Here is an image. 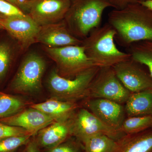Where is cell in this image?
Masks as SVG:
<instances>
[{
  "label": "cell",
  "instance_id": "cb8c5ba5",
  "mask_svg": "<svg viewBox=\"0 0 152 152\" xmlns=\"http://www.w3.org/2000/svg\"><path fill=\"white\" fill-rule=\"evenodd\" d=\"M33 136L25 135L0 139V152H15L26 145Z\"/></svg>",
  "mask_w": 152,
  "mask_h": 152
},
{
  "label": "cell",
  "instance_id": "4dcf8cb0",
  "mask_svg": "<svg viewBox=\"0 0 152 152\" xmlns=\"http://www.w3.org/2000/svg\"><path fill=\"white\" fill-rule=\"evenodd\" d=\"M138 2L140 4L142 5L145 7L152 11V0H145V1H140Z\"/></svg>",
  "mask_w": 152,
  "mask_h": 152
},
{
  "label": "cell",
  "instance_id": "83f0119b",
  "mask_svg": "<svg viewBox=\"0 0 152 152\" xmlns=\"http://www.w3.org/2000/svg\"><path fill=\"white\" fill-rule=\"evenodd\" d=\"M113 8L121 10L130 4L138 2V0H109Z\"/></svg>",
  "mask_w": 152,
  "mask_h": 152
},
{
  "label": "cell",
  "instance_id": "836d02e7",
  "mask_svg": "<svg viewBox=\"0 0 152 152\" xmlns=\"http://www.w3.org/2000/svg\"><path fill=\"white\" fill-rule=\"evenodd\" d=\"M145 1V0H138V2L140 1Z\"/></svg>",
  "mask_w": 152,
  "mask_h": 152
},
{
  "label": "cell",
  "instance_id": "603a6c76",
  "mask_svg": "<svg viewBox=\"0 0 152 152\" xmlns=\"http://www.w3.org/2000/svg\"><path fill=\"white\" fill-rule=\"evenodd\" d=\"M14 56L13 49L9 43L0 42V82L4 78L10 69Z\"/></svg>",
  "mask_w": 152,
  "mask_h": 152
},
{
  "label": "cell",
  "instance_id": "f546056e",
  "mask_svg": "<svg viewBox=\"0 0 152 152\" xmlns=\"http://www.w3.org/2000/svg\"><path fill=\"white\" fill-rule=\"evenodd\" d=\"M26 152H41L35 136H33L25 145Z\"/></svg>",
  "mask_w": 152,
  "mask_h": 152
},
{
  "label": "cell",
  "instance_id": "7a4b0ae2",
  "mask_svg": "<svg viewBox=\"0 0 152 152\" xmlns=\"http://www.w3.org/2000/svg\"><path fill=\"white\" fill-rule=\"evenodd\" d=\"M116 34L114 28L107 23L95 28L83 40L85 53L94 66L113 67L131 58L129 54L117 48Z\"/></svg>",
  "mask_w": 152,
  "mask_h": 152
},
{
  "label": "cell",
  "instance_id": "5b68a950",
  "mask_svg": "<svg viewBox=\"0 0 152 152\" xmlns=\"http://www.w3.org/2000/svg\"><path fill=\"white\" fill-rule=\"evenodd\" d=\"M45 51L56 65L60 76L74 79L94 66L85 53L82 45L66 46L58 48L44 47Z\"/></svg>",
  "mask_w": 152,
  "mask_h": 152
},
{
  "label": "cell",
  "instance_id": "9c48e42d",
  "mask_svg": "<svg viewBox=\"0 0 152 152\" xmlns=\"http://www.w3.org/2000/svg\"><path fill=\"white\" fill-rule=\"evenodd\" d=\"M0 26L18 42L23 50L36 43L40 28L27 15L11 18L0 17Z\"/></svg>",
  "mask_w": 152,
  "mask_h": 152
},
{
  "label": "cell",
  "instance_id": "e0dca14e",
  "mask_svg": "<svg viewBox=\"0 0 152 152\" xmlns=\"http://www.w3.org/2000/svg\"><path fill=\"white\" fill-rule=\"evenodd\" d=\"M115 152H152V127L132 134H126L118 140Z\"/></svg>",
  "mask_w": 152,
  "mask_h": 152
},
{
  "label": "cell",
  "instance_id": "4fadbf2b",
  "mask_svg": "<svg viewBox=\"0 0 152 152\" xmlns=\"http://www.w3.org/2000/svg\"><path fill=\"white\" fill-rule=\"evenodd\" d=\"M36 43L49 48L81 45L83 40L71 33L64 20L56 23L40 26Z\"/></svg>",
  "mask_w": 152,
  "mask_h": 152
},
{
  "label": "cell",
  "instance_id": "7402d4cb",
  "mask_svg": "<svg viewBox=\"0 0 152 152\" xmlns=\"http://www.w3.org/2000/svg\"><path fill=\"white\" fill-rule=\"evenodd\" d=\"M152 127V116H135L125 118L121 130L125 135L132 134Z\"/></svg>",
  "mask_w": 152,
  "mask_h": 152
},
{
  "label": "cell",
  "instance_id": "5bb4252c",
  "mask_svg": "<svg viewBox=\"0 0 152 152\" xmlns=\"http://www.w3.org/2000/svg\"><path fill=\"white\" fill-rule=\"evenodd\" d=\"M56 121L37 109L30 107L13 115L0 119V122L23 128L35 135L39 131Z\"/></svg>",
  "mask_w": 152,
  "mask_h": 152
},
{
  "label": "cell",
  "instance_id": "1f68e13d",
  "mask_svg": "<svg viewBox=\"0 0 152 152\" xmlns=\"http://www.w3.org/2000/svg\"><path fill=\"white\" fill-rule=\"evenodd\" d=\"M7 1H8L12 3V4H13L15 5L18 7L16 0H7Z\"/></svg>",
  "mask_w": 152,
  "mask_h": 152
},
{
  "label": "cell",
  "instance_id": "ba28073f",
  "mask_svg": "<svg viewBox=\"0 0 152 152\" xmlns=\"http://www.w3.org/2000/svg\"><path fill=\"white\" fill-rule=\"evenodd\" d=\"M98 134H104L116 141L125 135L109 126L86 108L78 109L72 117V136L79 142Z\"/></svg>",
  "mask_w": 152,
  "mask_h": 152
},
{
  "label": "cell",
  "instance_id": "277c9868",
  "mask_svg": "<svg viewBox=\"0 0 152 152\" xmlns=\"http://www.w3.org/2000/svg\"><path fill=\"white\" fill-rule=\"evenodd\" d=\"M99 69L93 67L72 79L61 77L54 69L47 80L51 98L73 102L88 99L90 84Z\"/></svg>",
  "mask_w": 152,
  "mask_h": 152
},
{
  "label": "cell",
  "instance_id": "8fae6325",
  "mask_svg": "<svg viewBox=\"0 0 152 152\" xmlns=\"http://www.w3.org/2000/svg\"><path fill=\"white\" fill-rule=\"evenodd\" d=\"M70 0H36L28 15L39 26L51 24L64 20Z\"/></svg>",
  "mask_w": 152,
  "mask_h": 152
},
{
  "label": "cell",
  "instance_id": "d6986e66",
  "mask_svg": "<svg viewBox=\"0 0 152 152\" xmlns=\"http://www.w3.org/2000/svg\"><path fill=\"white\" fill-rule=\"evenodd\" d=\"M81 143L84 152H115L118 146V141L104 134L89 137Z\"/></svg>",
  "mask_w": 152,
  "mask_h": 152
},
{
  "label": "cell",
  "instance_id": "8992f818",
  "mask_svg": "<svg viewBox=\"0 0 152 152\" xmlns=\"http://www.w3.org/2000/svg\"><path fill=\"white\" fill-rule=\"evenodd\" d=\"M45 68V60L40 56L34 53L28 55L11 82V91L23 94H32L39 91Z\"/></svg>",
  "mask_w": 152,
  "mask_h": 152
},
{
  "label": "cell",
  "instance_id": "3957f363",
  "mask_svg": "<svg viewBox=\"0 0 152 152\" xmlns=\"http://www.w3.org/2000/svg\"><path fill=\"white\" fill-rule=\"evenodd\" d=\"M70 1L64 20L71 33L80 39L83 40L93 29L100 26L104 11L107 8L113 7L109 0Z\"/></svg>",
  "mask_w": 152,
  "mask_h": 152
},
{
  "label": "cell",
  "instance_id": "44dd1931",
  "mask_svg": "<svg viewBox=\"0 0 152 152\" xmlns=\"http://www.w3.org/2000/svg\"><path fill=\"white\" fill-rule=\"evenodd\" d=\"M26 105L18 97L0 92V119L13 115L26 108Z\"/></svg>",
  "mask_w": 152,
  "mask_h": 152
},
{
  "label": "cell",
  "instance_id": "ffe728a7",
  "mask_svg": "<svg viewBox=\"0 0 152 152\" xmlns=\"http://www.w3.org/2000/svg\"><path fill=\"white\" fill-rule=\"evenodd\" d=\"M132 44L126 49L133 60L148 69L152 78V41H143Z\"/></svg>",
  "mask_w": 152,
  "mask_h": 152
},
{
  "label": "cell",
  "instance_id": "6da1fadb",
  "mask_svg": "<svg viewBox=\"0 0 152 152\" xmlns=\"http://www.w3.org/2000/svg\"><path fill=\"white\" fill-rule=\"evenodd\" d=\"M107 23L116 33L115 41L126 49L135 43L152 41V11L139 2L111 11Z\"/></svg>",
  "mask_w": 152,
  "mask_h": 152
},
{
  "label": "cell",
  "instance_id": "d4e9b609",
  "mask_svg": "<svg viewBox=\"0 0 152 152\" xmlns=\"http://www.w3.org/2000/svg\"><path fill=\"white\" fill-rule=\"evenodd\" d=\"M25 135L34 136L31 133L23 128L0 122V139Z\"/></svg>",
  "mask_w": 152,
  "mask_h": 152
},
{
  "label": "cell",
  "instance_id": "30bf717a",
  "mask_svg": "<svg viewBox=\"0 0 152 152\" xmlns=\"http://www.w3.org/2000/svg\"><path fill=\"white\" fill-rule=\"evenodd\" d=\"M140 65L131 57L113 67L120 81L132 93L152 88L151 77Z\"/></svg>",
  "mask_w": 152,
  "mask_h": 152
},
{
  "label": "cell",
  "instance_id": "d590c367",
  "mask_svg": "<svg viewBox=\"0 0 152 152\" xmlns=\"http://www.w3.org/2000/svg\"><path fill=\"white\" fill-rule=\"evenodd\" d=\"M1 28H0V30H1Z\"/></svg>",
  "mask_w": 152,
  "mask_h": 152
},
{
  "label": "cell",
  "instance_id": "7c38bea8",
  "mask_svg": "<svg viewBox=\"0 0 152 152\" xmlns=\"http://www.w3.org/2000/svg\"><path fill=\"white\" fill-rule=\"evenodd\" d=\"M84 105L86 108L106 124L122 132L121 129L126 113L121 104L105 99H88Z\"/></svg>",
  "mask_w": 152,
  "mask_h": 152
},
{
  "label": "cell",
  "instance_id": "9a60e30c",
  "mask_svg": "<svg viewBox=\"0 0 152 152\" xmlns=\"http://www.w3.org/2000/svg\"><path fill=\"white\" fill-rule=\"evenodd\" d=\"M72 116L67 119L56 121L39 131L34 136L39 147L50 149L70 138Z\"/></svg>",
  "mask_w": 152,
  "mask_h": 152
},
{
  "label": "cell",
  "instance_id": "52a82bcc",
  "mask_svg": "<svg viewBox=\"0 0 152 152\" xmlns=\"http://www.w3.org/2000/svg\"><path fill=\"white\" fill-rule=\"evenodd\" d=\"M132 93L120 81L113 67L99 68L90 84L88 99H103L125 104Z\"/></svg>",
  "mask_w": 152,
  "mask_h": 152
},
{
  "label": "cell",
  "instance_id": "2e32d148",
  "mask_svg": "<svg viewBox=\"0 0 152 152\" xmlns=\"http://www.w3.org/2000/svg\"><path fill=\"white\" fill-rule=\"evenodd\" d=\"M30 107L41 111L55 121L69 118L79 108L77 102H65L53 98L40 103L30 105Z\"/></svg>",
  "mask_w": 152,
  "mask_h": 152
},
{
  "label": "cell",
  "instance_id": "484cf974",
  "mask_svg": "<svg viewBox=\"0 0 152 152\" xmlns=\"http://www.w3.org/2000/svg\"><path fill=\"white\" fill-rule=\"evenodd\" d=\"M69 138L58 145L47 150L48 152H83V145L78 140L75 141Z\"/></svg>",
  "mask_w": 152,
  "mask_h": 152
},
{
  "label": "cell",
  "instance_id": "f1b7e54d",
  "mask_svg": "<svg viewBox=\"0 0 152 152\" xmlns=\"http://www.w3.org/2000/svg\"><path fill=\"white\" fill-rule=\"evenodd\" d=\"M36 0H16L18 7L26 15H28L30 9Z\"/></svg>",
  "mask_w": 152,
  "mask_h": 152
},
{
  "label": "cell",
  "instance_id": "4316f807",
  "mask_svg": "<svg viewBox=\"0 0 152 152\" xmlns=\"http://www.w3.org/2000/svg\"><path fill=\"white\" fill-rule=\"evenodd\" d=\"M26 15L18 7L7 1L0 0V17L11 18Z\"/></svg>",
  "mask_w": 152,
  "mask_h": 152
},
{
  "label": "cell",
  "instance_id": "8d00e7d4",
  "mask_svg": "<svg viewBox=\"0 0 152 152\" xmlns=\"http://www.w3.org/2000/svg\"></svg>",
  "mask_w": 152,
  "mask_h": 152
},
{
  "label": "cell",
  "instance_id": "e575fe53",
  "mask_svg": "<svg viewBox=\"0 0 152 152\" xmlns=\"http://www.w3.org/2000/svg\"><path fill=\"white\" fill-rule=\"evenodd\" d=\"M0 28H1L2 29H3L1 27V26H0Z\"/></svg>",
  "mask_w": 152,
  "mask_h": 152
},
{
  "label": "cell",
  "instance_id": "ac0fdd59",
  "mask_svg": "<svg viewBox=\"0 0 152 152\" xmlns=\"http://www.w3.org/2000/svg\"><path fill=\"white\" fill-rule=\"evenodd\" d=\"M125 104L128 117L152 116V88L132 93Z\"/></svg>",
  "mask_w": 152,
  "mask_h": 152
},
{
  "label": "cell",
  "instance_id": "d6a6232c",
  "mask_svg": "<svg viewBox=\"0 0 152 152\" xmlns=\"http://www.w3.org/2000/svg\"><path fill=\"white\" fill-rule=\"evenodd\" d=\"M19 152H26V148H25L24 149V150H23V151H20Z\"/></svg>",
  "mask_w": 152,
  "mask_h": 152
}]
</instances>
